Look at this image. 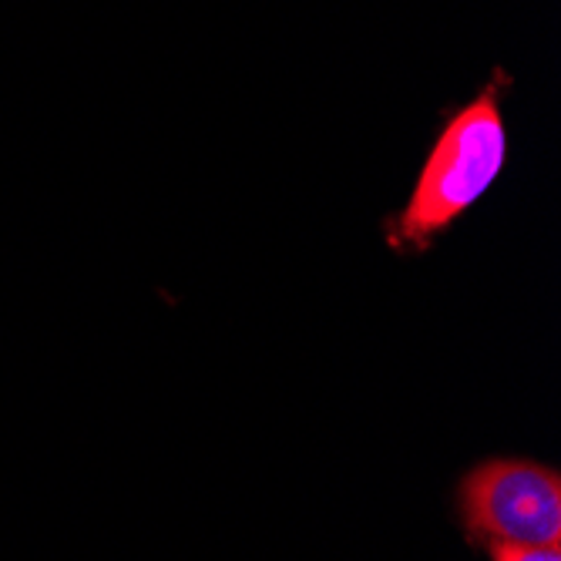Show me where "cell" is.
I'll list each match as a JSON object with an SVG mask.
<instances>
[{
    "label": "cell",
    "mask_w": 561,
    "mask_h": 561,
    "mask_svg": "<svg viewBox=\"0 0 561 561\" xmlns=\"http://www.w3.org/2000/svg\"><path fill=\"white\" fill-rule=\"evenodd\" d=\"M457 512L471 545L561 548V478L554 468L494 457L457 488Z\"/></svg>",
    "instance_id": "2"
},
{
    "label": "cell",
    "mask_w": 561,
    "mask_h": 561,
    "mask_svg": "<svg viewBox=\"0 0 561 561\" xmlns=\"http://www.w3.org/2000/svg\"><path fill=\"white\" fill-rule=\"evenodd\" d=\"M507 84L512 78L497 68L468 105L444 122L411 195H407V206L383 222V239L400 256H424L501 179L507 162V122L501 94Z\"/></svg>",
    "instance_id": "1"
},
{
    "label": "cell",
    "mask_w": 561,
    "mask_h": 561,
    "mask_svg": "<svg viewBox=\"0 0 561 561\" xmlns=\"http://www.w3.org/2000/svg\"><path fill=\"white\" fill-rule=\"evenodd\" d=\"M491 561H561V548H528V545H488Z\"/></svg>",
    "instance_id": "3"
}]
</instances>
